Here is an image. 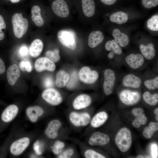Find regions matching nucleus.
Masks as SVG:
<instances>
[{
    "label": "nucleus",
    "mask_w": 158,
    "mask_h": 158,
    "mask_svg": "<svg viewBox=\"0 0 158 158\" xmlns=\"http://www.w3.org/2000/svg\"><path fill=\"white\" fill-rule=\"evenodd\" d=\"M115 141L120 151L122 152L127 151L130 148L132 143V137L130 130L126 127L121 128L116 136Z\"/></svg>",
    "instance_id": "1"
},
{
    "label": "nucleus",
    "mask_w": 158,
    "mask_h": 158,
    "mask_svg": "<svg viewBox=\"0 0 158 158\" xmlns=\"http://www.w3.org/2000/svg\"><path fill=\"white\" fill-rule=\"evenodd\" d=\"M16 37L20 38L27 32L28 27V20L24 18L21 13H17L12 16L11 21Z\"/></svg>",
    "instance_id": "2"
},
{
    "label": "nucleus",
    "mask_w": 158,
    "mask_h": 158,
    "mask_svg": "<svg viewBox=\"0 0 158 158\" xmlns=\"http://www.w3.org/2000/svg\"><path fill=\"white\" fill-rule=\"evenodd\" d=\"M58 38L60 43L65 47L71 50L76 47V43L74 33L71 31L61 30L57 33Z\"/></svg>",
    "instance_id": "3"
},
{
    "label": "nucleus",
    "mask_w": 158,
    "mask_h": 158,
    "mask_svg": "<svg viewBox=\"0 0 158 158\" xmlns=\"http://www.w3.org/2000/svg\"><path fill=\"white\" fill-rule=\"evenodd\" d=\"M140 98L141 96L139 93L129 90H123L119 95L121 101L124 104L128 106L136 104L139 102Z\"/></svg>",
    "instance_id": "4"
},
{
    "label": "nucleus",
    "mask_w": 158,
    "mask_h": 158,
    "mask_svg": "<svg viewBox=\"0 0 158 158\" xmlns=\"http://www.w3.org/2000/svg\"><path fill=\"white\" fill-rule=\"evenodd\" d=\"M42 97L47 102L53 105H58L62 101L60 93L53 88H49L45 90L42 93Z\"/></svg>",
    "instance_id": "5"
},
{
    "label": "nucleus",
    "mask_w": 158,
    "mask_h": 158,
    "mask_svg": "<svg viewBox=\"0 0 158 158\" xmlns=\"http://www.w3.org/2000/svg\"><path fill=\"white\" fill-rule=\"evenodd\" d=\"M104 76V91L106 95H109L112 93L113 90L116 80L115 75L113 70L108 69L105 70Z\"/></svg>",
    "instance_id": "6"
},
{
    "label": "nucleus",
    "mask_w": 158,
    "mask_h": 158,
    "mask_svg": "<svg viewBox=\"0 0 158 158\" xmlns=\"http://www.w3.org/2000/svg\"><path fill=\"white\" fill-rule=\"evenodd\" d=\"M69 118L71 123L77 127L86 126L88 124L91 120L90 115L86 112H72L70 114Z\"/></svg>",
    "instance_id": "7"
},
{
    "label": "nucleus",
    "mask_w": 158,
    "mask_h": 158,
    "mask_svg": "<svg viewBox=\"0 0 158 158\" xmlns=\"http://www.w3.org/2000/svg\"><path fill=\"white\" fill-rule=\"evenodd\" d=\"M80 80L85 83L91 84L94 83L98 79L99 75L95 70H92L87 66L82 68L79 73Z\"/></svg>",
    "instance_id": "8"
},
{
    "label": "nucleus",
    "mask_w": 158,
    "mask_h": 158,
    "mask_svg": "<svg viewBox=\"0 0 158 158\" xmlns=\"http://www.w3.org/2000/svg\"><path fill=\"white\" fill-rule=\"evenodd\" d=\"M51 7L54 13L59 17L66 18L69 15V8L65 0H55L52 4Z\"/></svg>",
    "instance_id": "9"
},
{
    "label": "nucleus",
    "mask_w": 158,
    "mask_h": 158,
    "mask_svg": "<svg viewBox=\"0 0 158 158\" xmlns=\"http://www.w3.org/2000/svg\"><path fill=\"white\" fill-rule=\"evenodd\" d=\"M110 138L107 134L99 132L92 134L88 141V143L91 146H103L109 142Z\"/></svg>",
    "instance_id": "10"
},
{
    "label": "nucleus",
    "mask_w": 158,
    "mask_h": 158,
    "mask_svg": "<svg viewBox=\"0 0 158 158\" xmlns=\"http://www.w3.org/2000/svg\"><path fill=\"white\" fill-rule=\"evenodd\" d=\"M35 68L38 72L44 70L53 71L55 69L56 66L54 62L46 57H42L37 59L35 63Z\"/></svg>",
    "instance_id": "11"
},
{
    "label": "nucleus",
    "mask_w": 158,
    "mask_h": 158,
    "mask_svg": "<svg viewBox=\"0 0 158 158\" xmlns=\"http://www.w3.org/2000/svg\"><path fill=\"white\" fill-rule=\"evenodd\" d=\"M29 144L30 139L28 138L20 139L12 144L10 148V152L15 155L20 154L27 147Z\"/></svg>",
    "instance_id": "12"
},
{
    "label": "nucleus",
    "mask_w": 158,
    "mask_h": 158,
    "mask_svg": "<svg viewBox=\"0 0 158 158\" xmlns=\"http://www.w3.org/2000/svg\"><path fill=\"white\" fill-rule=\"evenodd\" d=\"M125 60L127 64L131 68L136 69L143 65L145 59L141 54H131L126 57Z\"/></svg>",
    "instance_id": "13"
},
{
    "label": "nucleus",
    "mask_w": 158,
    "mask_h": 158,
    "mask_svg": "<svg viewBox=\"0 0 158 158\" xmlns=\"http://www.w3.org/2000/svg\"><path fill=\"white\" fill-rule=\"evenodd\" d=\"M92 99L89 95L81 94L77 96L74 100L73 105V108L77 110L85 108L91 104Z\"/></svg>",
    "instance_id": "14"
},
{
    "label": "nucleus",
    "mask_w": 158,
    "mask_h": 158,
    "mask_svg": "<svg viewBox=\"0 0 158 158\" xmlns=\"http://www.w3.org/2000/svg\"><path fill=\"white\" fill-rule=\"evenodd\" d=\"M61 126L60 121L57 119L51 121L45 130V133L48 138L54 139L58 135V130Z\"/></svg>",
    "instance_id": "15"
},
{
    "label": "nucleus",
    "mask_w": 158,
    "mask_h": 158,
    "mask_svg": "<svg viewBox=\"0 0 158 158\" xmlns=\"http://www.w3.org/2000/svg\"><path fill=\"white\" fill-rule=\"evenodd\" d=\"M20 71L18 66L15 64L10 66L6 71V78L8 83L14 85L20 75Z\"/></svg>",
    "instance_id": "16"
},
{
    "label": "nucleus",
    "mask_w": 158,
    "mask_h": 158,
    "mask_svg": "<svg viewBox=\"0 0 158 158\" xmlns=\"http://www.w3.org/2000/svg\"><path fill=\"white\" fill-rule=\"evenodd\" d=\"M141 83V78L132 74L127 75L122 80L123 84L127 87L138 88L140 86Z\"/></svg>",
    "instance_id": "17"
},
{
    "label": "nucleus",
    "mask_w": 158,
    "mask_h": 158,
    "mask_svg": "<svg viewBox=\"0 0 158 158\" xmlns=\"http://www.w3.org/2000/svg\"><path fill=\"white\" fill-rule=\"evenodd\" d=\"M112 35L114 40L122 47L127 46L129 42V38L128 36L123 32H121L118 28L113 30L112 32Z\"/></svg>",
    "instance_id": "18"
},
{
    "label": "nucleus",
    "mask_w": 158,
    "mask_h": 158,
    "mask_svg": "<svg viewBox=\"0 0 158 158\" xmlns=\"http://www.w3.org/2000/svg\"><path fill=\"white\" fill-rule=\"evenodd\" d=\"M104 39L102 32L97 30L91 32L89 35L88 40V45L91 48H94L101 43Z\"/></svg>",
    "instance_id": "19"
},
{
    "label": "nucleus",
    "mask_w": 158,
    "mask_h": 158,
    "mask_svg": "<svg viewBox=\"0 0 158 158\" xmlns=\"http://www.w3.org/2000/svg\"><path fill=\"white\" fill-rule=\"evenodd\" d=\"M18 111V108L16 105L14 104L9 105L5 109L2 114V119L6 122L11 121L16 116Z\"/></svg>",
    "instance_id": "20"
},
{
    "label": "nucleus",
    "mask_w": 158,
    "mask_h": 158,
    "mask_svg": "<svg viewBox=\"0 0 158 158\" xmlns=\"http://www.w3.org/2000/svg\"><path fill=\"white\" fill-rule=\"evenodd\" d=\"M140 51L144 58L148 60L153 59L156 55L154 46L152 43L147 45L141 44L139 47Z\"/></svg>",
    "instance_id": "21"
},
{
    "label": "nucleus",
    "mask_w": 158,
    "mask_h": 158,
    "mask_svg": "<svg viewBox=\"0 0 158 158\" xmlns=\"http://www.w3.org/2000/svg\"><path fill=\"white\" fill-rule=\"evenodd\" d=\"M83 13L87 17H90L95 14V3L94 0H81Z\"/></svg>",
    "instance_id": "22"
},
{
    "label": "nucleus",
    "mask_w": 158,
    "mask_h": 158,
    "mask_svg": "<svg viewBox=\"0 0 158 158\" xmlns=\"http://www.w3.org/2000/svg\"><path fill=\"white\" fill-rule=\"evenodd\" d=\"M109 19L112 23L118 24H122L127 22L128 19V14L125 12L119 11L112 13L110 16Z\"/></svg>",
    "instance_id": "23"
},
{
    "label": "nucleus",
    "mask_w": 158,
    "mask_h": 158,
    "mask_svg": "<svg viewBox=\"0 0 158 158\" xmlns=\"http://www.w3.org/2000/svg\"><path fill=\"white\" fill-rule=\"evenodd\" d=\"M108 118V115L106 112H100L95 115L92 118L90 125L93 128H98L104 124Z\"/></svg>",
    "instance_id": "24"
},
{
    "label": "nucleus",
    "mask_w": 158,
    "mask_h": 158,
    "mask_svg": "<svg viewBox=\"0 0 158 158\" xmlns=\"http://www.w3.org/2000/svg\"><path fill=\"white\" fill-rule=\"evenodd\" d=\"M42 42L39 39L34 40L31 43L29 48V53L32 57L38 56L41 53L43 48Z\"/></svg>",
    "instance_id": "25"
},
{
    "label": "nucleus",
    "mask_w": 158,
    "mask_h": 158,
    "mask_svg": "<svg viewBox=\"0 0 158 158\" xmlns=\"http://www.w3.org/2000/svg\"><path fill=\"white\" fill-rule=\"evenodd\" d=\"M26 112L30 120L32 122H35L37 121L39 116L42 115L44 111L41 107L35 106L28 108Z\"/></svg>",
    "instance_id": "26"
},
{
    "label": "nucleus",
    "mask_w": 158,
    "mask_h": 158,
    "mask_svg": "<svg viewBox=\"0 0 158 158\" xmlns=\"http://www.w3.org/2000/svg\"><path fill=\"white\" fill-rule=\"evenodd\" d=\"M31 18L32 21L37 26H42L44 21L41 14V9L37 5L33 6L31 10Z\"/></svg>",
    "instance_id": "27"
},
{
    "label": "nucleus",
    "mask_w": 158,
    "mask_h": 158,
    "mask_svg": "<svg viewBox=\"0 0 158 158\" xmlns=\"http://www.w3.org/2000/svg\"><path fill=\"white\" fill-rule=\"evenodd\" d=\"M70 78L68 73L63 70L59 71L56 76L55 84L59 87L62 88L65 86Z\"/></svg>",
    "instance_id": "28"
},
{
    "label": "nucleus",
    "mask_w": 158,
    "mask_h": 158,
    "mask_svg": "<svg viewBox=\"0 0 158 158\" xmlns=\"http://www.w3.org/2000/svg\"><path fill=\"white\" fill-rule=\"evenodd\" d=\"M105 49L107 51L112 50L116 54L120 55L122 52V50L119 44L114 40H109L106 43Z\"/></svg>",
    "instance_id": "29"
},
{
    "label": "nucleus",
    "mask_w": 158,
    "mask_h": 158,
    "mask_svg": "<svg viewBox=\"0 0 158 158\" xmlns=\"http://www.w3.org/2000/svg\"><path fill=\"white\" fill-rule=\"evenodd\" d=\"M143 98L145 102L150 106H155L158 103V94L152 95L149 92L147 91L143 93Z\"/></svg>",
    "instance_id": "30"
},
{
    "label": "nucleus",
    "mask_w": 158,
    "mask_h": 158,
    "mask_svg": "<svg viewBox=\"0 0 158 158\" xmlns=\"http://www.w3.org/2000/svg\"><path fill=\"white\" fill-rule=\"evenodd\" d=\"M147 25L149 30L153 31L158 30V15H153L147 21Z\"/></svg>",
    "instance_id": "31"
},
{
    "label": "nucleus",
    "mask_w": 158,
    "mask_h": 158,
    "mask_svg": "<svg viewBox=\"0 0 158 158\" xmlns=\"http://www.w3.org/2000/svg\"><path fill=\"white\" fill-rule=\"evenodd\" d=\"M46 57L53 62H57L60 59L59 50L56 49L53 51L48 50L45 53Z\"/></svg>",
    "instance_id": "32"
},
{
    "label": "nucleus",
    "mask_w": 158,
    "mask_h": 158,
    "mask_svg": "<svg viewBox=\"0 0 158 158\" xmlns=\"http://www.w3.org/2000/svg\"><path fill=\"white\" fill-rule=\"evenodd\" d=\"M144 84L149 90H154L158 88V77L155 78L147 80L145 81Z\"/></svg>",
    "instance_id": "33"
},
{
    "label": "nucleus",
    "mask_w": 158,
    "mask_h": 158,
    "mask_svg": "<svg viewBox=\"0 0 158 158\" xmlns=\"http://www.w3.org/2000/svg\"><path fill=\"white\" fill-rule=\"evenodd\" d=\"M84 155L86 158H106L104 155L92 150H86L84 153Z\"/></svg>",
    "instance_id": "34"
},
{
    "label": "nucleus",
    "mask_w": 158,
    "mask_h": 158,
    "mask_svg": "<svg viewBox=\"0 0 158 158\" xmlns=\"http://www.w3.org/2000/svg\"><path fill=\"white\" fill-rule=\"evenodd\" d=\"M142 6L146 9L155 7L158 5V0H141Z\"/></svg>",
    "instance_id": "35"
},
{
    "label": "nucleus",
    "mask_w": 158,
    "mask_h": 158,
    "mask_svg": "<svg viewBox=\"0 0 158 158\" xmlns=\"http://www.w3.org/2000/svg\"><path fill=\"white\" fill-rule=\"evenodd\" d=\"M64 142L59 140L56 141L52 147V152L55 154H59L62 151L65 147Z\"/></svg>",
    "instance_id": "36"
},
{
    "label": "nucleus",
    "mask_w": 158,
    "mask_h": 158,
    "mask_svg": "<svg viewBox=\"0 0 158 158\" xmlns=\"http://www.w3.org/2000/svg\"><path fill=\"white\" fill-rule=\"evenodd\" d=\"M78 80L77 74L74 71L72 73L69 80L67 84V87L70 89L74 88Z\"/></svg>",
    "instance_id": "37"
},
{
    "label": "nucleus",
    "mask_w": 158,
    "mask_h": 158,
    "mask_svg": "<svg viewBox=\"0 0 158 158\" xmlns=\"http://www.w3.org/2000/svg\"><path fill=\"white\" fill-rule=\"evenodd\" d=\"M19 66L20 70L23 71H26L30 72L32 70V66L30 62L28 60H23L19 63Z\"/></svg>",
    "instance_id": "38"
},
{
    "label": "nucleus",
    "mask_w": 158,
    "mask_h": 158,
    "mask_svg": "<svg viewBox=\"0 0 158 158\" xmlns=\"http://www.w3.org/2000/svg\"><path fill=\"white\" fill-rule=\"evenodd\" d=\"M6 28V24L3 16L0 14V41L4 38L5 35L2 30Z\"/></svg>",
    "instance_id": "39"
},
{
    "label": "nucleus",
    "mask_w": 158,
    "mask_h": 158,
    "mask_svg": "<svg viewBox=\"0 0 158 158\" xmlns=\"http://www.w3.org/2000/svg\"><path fill=\"white\" fill-rule=\"evenodd\" d=\"M156 131L149 126L145 127L142 132V135L146 138H151Z\"/></svg>",
    "instance_id": "40"
},
{
    "label": "nucleus",
    "mask_w": 158,
    "mask_h": 158,
    "mask_svg": "<svg viewBox=\"0 0 158 158\" xmlns=\"http://www.w3.org/2000/svg\"><path fill=\"white\" fill-rule=\"evenodd\" d=\"M74 153V150L72 149L67 150L59 155L58 158H70Z\"/></svg>",
    "instance_id": "41"
},
{
    "label": "nucleus",
    "mask_w": 158,
    "mask_h": 158,
    "mask_svg": "<svg viewBox=\"0 0 158 158\" xmlns=\"http://www.w3.org/2000/svg\"><path fill=\"white\" fill-rule=\"evenodd\" d=\"M44 86L47 88H50L54 85L53 80L51 77L47 76L45 78L43 81Z\"/></svg>",
    "instance_id": "42"
},
{
    "label": "nucleus",
    "mask_w": 158,
    "mask_h": 158,
    "mask_svg": "<svg viewBox=\"0 0 158 158\" xmlns=\"http://www.w3.org/2000/svg\"><path fill=\"white\" fill-rule=\"evenodd\" d=\"M28 53L27 47L25 45L21 46L19 50V54L20 56L24 57L27 56Z\"/></svg>",
    "instance_id": "43"
},
{
    "label": "nucleus",
    "mask_w": 158,
    "mask_h": 158,
    "mask_svg": "<svg viewBox=\"0 0 158 158\" xmlns=\"http://www.w3.org/2000/svg\"><path fill=\"white\" fill-rule=\"evenodd\" d=\"M102 4L106 6H112L117 2L118 0H99Z\"/></svg>",
    "instance_id": "44"
},
{
    "label": "nucleus",
    "mask_w": 158,
    "mask_h": 158,
    "mask_svg": "<svg viewBox=\"0 0 158 158\" xmlns=\"http://www.w3.org/2000/svg\"><path fill=\"white\" fill-rule=\"evenodd\" d=\"M33 148L37 155H40L42 154V152L40 150V143L39 141L37 140L34 143Z\"/></svg>",
    "instance_id": "45"
},
{
    "label": "nucleus",
    "mask_w": 158,
    "mask_h": 158,
    "mask_svg": "<svg viewBox=\"0 0 158 158\" xmlns=\"http://www.w3.org/2000/svg\"><path fill=\"white\" fill-rule=\"evenodd\" d=\"M143 110L140 108H136L133 109L132 113L133 115L135 117H138L143 113Z\"/></svg>",
    "instance_id": "46"
},
{
    "label": "nucleus",
    "mask_w": 158,
    "mask_h": 158,
    "mask_svg": "<svg viewBox=\"0 0 158 158\" xmlns=\"http://www.w3.org/2000/svg\"><path fill=\"white\" fill-rule=\"evenodd\" d=\"M135 118L139 121L141 125H145L147 122V118L144 113Z\"/></svg>",
    "instance_id": "47"
},
{
    "label": "nucleus",
    "mask_w": 158,
    "mask_h": 158,
    "mask_svg": "<svg viewBox=\"0 0 158 158\" xmlns=\"http://www.w3.org/2000/svg\"><path fill=\"white\" fill-rule=\"evenodd\" d=\"M6 67L3 59L0 57V75L4 74L5 72Z\"/></svg>",
    "instance_id": "48"
},
{
    "label": "nucleus",
    "mask_w": 158,
    "mask_h": 158,
    "mask_svg": "<svg viewBox=\"0 0 158 158\" xmlns=\"http://www.w3.org/2000/svg\"><path fill=\"white\" fill-rule=\"evenodd\" d=\"M157 147L155 144L151 146L152 155L153 157H157Z\"/></svg>",
    "instance_id": "49"
},
{
    "label": "nucleus",
    "mask_w": 158,
    "mask_h": 158,
    "mask_svg": "<svg viewBox=\"0 0 158 158\" xmlns=\"http://www.w3.org/2000/svg\"><path fill=\"white\" fill-rule=\"evenodd\" d=\"M132 125L134 127L136 128H140L141 125L140 122L136 118H135L133 121L132 122Z\"/></svg>",
    "instance_id": "50"
},
{
    "label": "nucleus",
    "mask_w": 158,
    "mask_h": 158,
    "mask_svg": "<svg viewBox=\"0 0 158 158\" xmlns=\"http://www.w3.org/2000/svg\"><path fill=\"white\" fill-rule=\"evenodd\" d=\"M149 126L156 131L158 129V123L157 122H151L149 124Z\"/></svg>",
    "instance_id": "51"
},
{
    "label": "nucleus",
    "mask_w": 158,
    "mask_h": 158,
    "mask_svg": "<svg viewBox=\"0 0 158 158\" xmlns=\"http://www.w3.org/2000/svg\"><path fill=\"white\" fill-rule=\"evenodd\" d=\"M154 114L156 115V120L158 121V108H156L154 111Z\"/></svg>",
    "instance_id": "52"
},
{
    "label": "nucleus",
    "mask_w": 158,
    "mask_h": 158,
    "mask_svg": "<svg viewBox=\"0 0 158 158\" xmlns=\"http://www.w3.org/2000/svg\"><path fill=\"white\" fill-rule=\"evenodd\" d=\"M11 2L13 3H16L20 1V0H10Z\"/></svg>",
    "instance_id": "53"
}]
</instances>
